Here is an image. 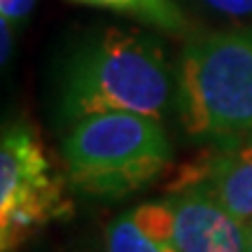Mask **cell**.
I'll list each match as a JSON object with an SVG mask.
<instances>
[{"mask_svg":"<svg viewBox=\"0 0 252 252\" xmlns=\"http://www.w3.org/2000/svg\"><path fill=\"white\" fill-rule=\"evenodd\" d=\"M171 203L178 252H245V222L231 215L206 187L180 189Z\"/></svg>","mask_w":252,"mask_h":252,"instance_id":"obj_5","label":"cell"},{"mask_svg":"<svg viewBox=\"0 0 252 252\" xmlns=\"http://www.w3.org/2000/svg\"><path fill=\"white\" fill-rule=\"evenodd\" d=\"M72 2L126 12L128 17L140 19L166 33H182L187 28V19L173 0H72Z\"/></svg>","mask_w":252,"mask_h":252,"instance_id":"obj_7","label":"cell"},{"mask_svg":"<svg viewBox=\"0 0 252 252\" xmlns=\"http://www.w3.org/2000/svg\"><path fill=\"white\" fill-rule=\"evenodd\" d=\"M201 185L241 222L252 220V135L222 140L213 154L185 168L173 191Z\"/></svg>","mask_w":252,"mask_h":252,"instance_id":"obj_6","label":"cell"},{"mask_svg":"<svg viewBox=\"0 0 252 252\" xmlns=\"http://www.w3.org/2000/svg\"><path fill=\"white\" fill-rule=\"evenodd\" d=\"M175 105L191 138L222 143L252 135V28L189 37Z\"/></svg>","mask_w":252,"mask_h":252,"instance_id":"obj_2","label":"cell"},{"mask_svg":"<svg viewBox=\"0 0 252 252\" xmlns=\"http://www.w3.org/2000/svg\"><path fill=\"white\" fill-rule=\"evenodd\" d=\"M105 252H178V248L150 238L133 217L124 213L105 226Z\"/></svg>","mask_w":252,"mask_h":252,"instance_id":"obj_8","label":"cell"},{"mask_svg":"<svg viewBox=\"0 0 252 252\" xmlns=\"http://www.w3.org/2000/svg\"><path fill=\"white\" fill-rule=\"evenodd\" d=\"M245 252H252V220L245 222Z\"/></svg>","mask_w":252,"mask_h":252,"instance_id":"obj_13","label":"cell"},{"mask_svg":"<svg viewBox=\"0 0 252 252\" xmlns=\"http://www.w3.org/2000/svg\"><path fill=\"white\" fill-rule=\"evenodd\" d=\"M70 215L65 182L28 124H12L0 140V248L14 252L52 220Z\"/></svg>","mask_w":252,"mask_h":252,"instance_id":"obj_4","label":"cell"},{"mask_svg":"<svg viewBox=\"0 0 252 252\" xmlns=\"http://www.w3.org/2000/svg\"><path fill=\"white\" fill-rule=\"evenodd\" d=\"M201 2L224 17L252 19V0H201Z\"/></svg>","mask_w":252,"mask_h":252,"instance_id":"obj_10","label":"cell"},{"mask_svg":"<svg viewBox=\"0 0 252 252\" xmlns=\"http://www.w3.org/2000/svg\"><path fill=\"white\" fill-rule=\"evenodd\" d=\"M175 91L178 82L157 37L140 31L105 28L82 42L68 59L59 110L68 124L100 112L163 119Z\"/></svg>","mask_w":252,"mask_h":252,"instance_id":"obj_1","label":"cell"},{"mask_svg":"<svg viewBox=\"0 0 252 252\" xmlns=\"http://www.w3.org/2000/svg\"><path fill=\"white\" fill-rule=\"evenodd\" d=\"M35 7V0H0V14L9 24H21L26 21L28 14Z\"/></svg>","mask_w":252,"mask_h":252,"instance_id":"obj_11","label":"cell"},{"mask_svg":"<svg viewBox=\"0 0 252 252\" xmlns=\"http://www.w3.org/2000/svg\"><path fill=\"white\" fill-rule=\"evenodd\" d=\"M128 215L133 217V222L150 238L161 241V243H173V236H175V210H173L171 198L168 201L140 203L133 210H128Z\"/></svg>","mask_w":252,"mask_h":252,"instance_id":"obj_9","label":"cell"},{"mask_svg":"<svg viewBox=\"0 0 252 252\" xmlns=\"http://www.w3.org/2000/svg\"><path fill=\"white\" fill-rule=\"evenodd\" d=\"M14 24H9L7 19H0V33H2V65H7L12 59V49H14Z\"/></svg>","mask_w":252,"mask_h":252,"instance_id":"obj_12","label":"cell"},{"mask_svg":"<svg viewBox=\"0 0 252 252\" xmlns=\"http://www.w3.org/2000/svg\"><path fill=\"white\" fill-rule=\"evenodd\" d=\"M161 119L135 112H100L77 119L63 140L68 180L100 198H122L157 180L171 163Z\"/></svg>","mask_w":252,"mask_h":252,"instance_id":"obj_3","label":"cell"}]
</instances>
